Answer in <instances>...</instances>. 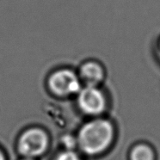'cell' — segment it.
<instances>
[{"label":"cell","mask_w":160,"mask_h":160,"mask_svg":"<svg viewBox=\"0 0 160 160\" xmlns=\"http://www.w3.org/2000/svg\"><path fill=\"white\" fill-rule=\"evenodd\" d=\"M113 139V127L106 120H94L88 122L78 133V144L82 151L88 154L102 152Z\"/></svg>","instance_id":"1"},{"label":"cell","mask_w":160,"mask_h":160,"mask_svg":"<svg viewBox=\"0 0 160 160\" xmlns=\"http://www.w3.org/2000/svg\"><path fill=\"white\" fill-rule=\"evenodd\" d=\"M48 84L50 91L59 97L76 94L81 90L79 77L68 68H59L52 72Z\"/></svg>","instance_id":"2"},{"label":"cell","mask_w":160,"mask_h":160,"mask_svg":"<svg viewBox=\"0 0 160 160\" xmlns=\"http://www.w3.org/2000/svg\"><path fill=\"white\" fill-rule=\"evenodd\" d=\"M48 145V138L44 131L32 128L22 133L18 143L19 152L23 156L31 158L44 152Z\"/></svg>","instance_id":"3"},{"label":"cell","mask_w":160,"mask_h":160,"mask_svg":"<svg viewBox=\"0 0 160 160\" xmlns=\"http://www.w3.org/2000/svg\"><path fill=\"white\" fill-rule=\"evenodd\" d=\"M81 109L89 115H98L105 108V98L96 86H86L80 90L78 98Z\"/></svg>","instance_id":"4"},{"label":"cell","mask_w":160,"mask_h":160,"mask_svg":"<svg viewBox=\"0 0 160 160\" xmlns=\"http://www.w3.org/2000/svg\"><path fill=\"white\" fill-rule=\"evenodd\" d=\"M102 78L103 71L98 63L89 61L80 67L79 78L86 84V86H96Z\"/></svg>","instance_id":"5"},{"label":"cell","mask_w":160,"mask_h":160,"mask_svg":"<svg viewBox=\"0 0 160 160\" xmlns=\"http://www.w3.org/2000/svg\"><path fill=\"white\" fill-rule=\"evenodd\" d=\"M131 160H154V153L146 145H139L132 149Z\"/></svg>","instance_id":"6"},{"label":"cell","mask_w":160,"mask_h":160,"mask_svg":"<svg viewBox=\"0 0 160 160\" xmlns=\"http://www.w3.org/2000/svg\"><path fill=\"white\" fill-rule=\"evenodd\" d=\"M55 160H80L78 154L72 151H66L59 154Z\"/></svg>","instance_id":"7"},{"label":"cell","mask_w":160,"mask_h":160,"mask_svg":"<svg viewBox=\"0 0 160 160\" xmlns=\"http://www.w3.org/2000/svg\"><path fill=\"white\" fill-rule=\"evenodd\" d=\"M0 160H5L4 159V155H3V153H2V152H1V151H0Z\"/></svg>","instance_id":"8"},{"label":"cell","mask_w":160,"mask_h":160,"mask_svg":"<svg viewBox=\"0 0 160 160\" xmlns=\"http://www.w3.org/2000/svg\"><path fill=\"white\" fill-rule=\"evenodd\" d=\"M23 160H33V159H32V158H25V159Z\"/></svg>","instance_id":"9"}]
</instances>
